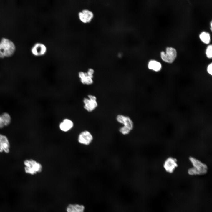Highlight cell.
Instances as JSON below:
<instances>
[{"mask_svg": "<svg viewBox=\"0 0 212 212\" xmlns=\"http://www.w3.org/2000/svg\"><path fill=\"white\" fill-rule=\"evenodd\" d=\"M83 13L87 22H90L93 17V13L87 9H84L82 11Z\"/></svg>", "mask_w": 212, "mask_h": 212, "instance_id": "2e32d148", "label": "cell"}, {"mask_svg": "<svg viewBox=\"0 0 212 212\" xmlns=\"http://www.w3.org/2000/svg\"><path fill=\"white\" fill-rule=\"evenodd\" d=\"M199 37L201 40L206 44H208L210 42V36L208 33L203 32L200 34Z\"/></svg>", "mask_w": 212, "mask_h": 212, "instance_id": "e0dca14e", "label": "cell"}, {"mask_svg": "<svg viewBox=\"0 0 212 212\" xmlns=\"http://www.w3.org/2000/svg\"><path fill=\"white\" fill-rule=\"evenodd\" d=\"M177 56V52L175 49L171 47H167L166 53L164 52H161V57L164 61L169 63L173 62Z\"/></svg>", "mask_w": 212, "mask_h": 212, "instance_id": "52a82bcc", "label": "cell"}, {"mask_svg": "<svg viewBox=\"0 0 212 212\" xmlns=\"http://www.w3.org/2000/svg\"><path fill=\"white\" fill-rule=\"evenodd\" d=\"M47 51L46 46L43 44L38 43L35 44L31 49L32 54L36 56H40L44 54Z\"/></svg>", "mask_w": 212, "mask_h": 212, "instance_id": "8fae6325", "label": "cell"}, {"mask_svg": "<svg viewBox=\"0 0 212 212\" xmlns=\"http://www.w3.org/2000/svg\"><path fill=\"white\" fill-rule=\"evenodd\" d=\"M10 144L7 137L0 133V153H8L10 151Z\"/></svg>", "mask_w": 212, "mask_h": 212, "instance_id": "9c48e42d", "label": "cell"}, {"mask_svg": "<svg viewBox=\"0 0 212 212\" xmlns=\"http://www.w3.org/2000/svg\"><path fill=\"white\" fill-rule=\"evenodd\" d=\"M212 63H211L208 65L207 69V70L208 73L211 75H212Z\"/></svg>", "mask_w": 212, "mask_h": 212, "instance_id": "7402d4cb", "label": "cell"}, {"mask_svg": "<svg viewBox=\"0 0 212 212\" xmlns=\"http://www.w3.org/2000/svg\"><path fill=\"white\" fill-rule=\"evenodd\" d=\"M84 108L88 112L94 111L98 106V103L96 97L92 94H89L87 97L84 98L83 100Z\"/></svg>", "mask_w": 212, "mask_h": 212, "instance_id": "277c9868", "label": "cell"}, {"mask_svg": "<svg viewBox=\"0 0 212 212\" xmlns=\"http://www.w3.org/2000/svg\"><path fill=\"white\" fill-rule=\"evenodd\" d=\"M206 54L207 57L211 58L212 57V46L211 45L208 46L206 50Z\"/></svg>", "mask_w": 212, "mask_h": 212, "instance_id": "d6986e66", "label": "cell"}, {"mask_svg": "<svg viewBox=\"0 0 212 212\" xmlns=\"http://www.w3.org/2000/svg\"><path fill=\"white\" fill-rule=\"evenodd\" d=\"M177 160L172 157H169L165 160L163 167L165 171L168 173H173L178 166Z\"/></svg>", "mask_w": 212, "mask_h": 212, "instance_id": "ba28073f", "label": "cell"}, {"mask_svg": "<svg viewBox=\"0 0 212 212\" xmlns=\"http://www.w3.org/2000/svg\"><path fill=\"white\" fill-rule=\"evenodd\" d=\"M74 123L71 120L65 118L59 124V128L63 132H67L71 130L73 127Z\"/></svg>", "mask_w": 212, "mask_h": 212, "instance_id": "30bf717a", "label": "cell"}, {"mask_svg": "<svg viewBox=\"0 0 212 212\" xmlns=\"http://www.w3.org/2000/svg\"><path fill=\"white\" fill-rule=\"evenodd\" d=\"M78 16L79 19L81 21L84 23H87L84 17V14L82 11L79 13Z\"/></svg>", "mask_w": 212, "mask_h": 212, "instance_id": "44dd1931", "label": "cell"}, {"mask_svg": "<svg viewBox=\"0 0 212 212\" xmlns=\"http://www.w3.org/2000/svg\"><path fill=\"white\" fill-rule=\"evenodd\" d=\"M86 72L88 76L93 78L95 73V71L93 69L91 68H89Z\"/></svg>", "mask_w": 212, "mask_h": 212, "instance_id": "ffe728a7", "label": "cell"}, {"mask_svg": "<svg viewBox=\"0 0 212 212\" xmlns=\"http://www.w3.org/2000/svg\"><path fill=\"white\" fill-rule=\"evenodd\" d=\"M78 75L81 82L83 84L90 85L93 83V78L88 76L86 72L80 71L78 73Z\"/></svg>", "mask_w": 212, "mask_h": 212, "instance_id": "7c38bea8", "label": "cell"}, {"mask_svg": "<svg viewBox=\"0 0 212 212\" xmlns=\"http://www.w3.org/2000/svg\"><path fill=\"white\" fill-rule=\"evenodd\" d=\"M188 159L193 166L188 170L187 172L189 175H203L207 173L208 168L205 163L193 157L190 156Z\"/></svg>", "mask_w": 212, "mask_h": 212, "instance_id": "6da1fadb", "label": "cell"}, {"mask_svg": "<svg viewBox=\"0 0 212 212\" xmlns=\"http://www.w3.org/2000/svg\"><path fill=\"white\" fill-rule=\"evenodd\" d=\"M93 136L88 130H84L81 132L77 137V141L80 144L85 146L90 145L93 140Z\"/></svg>", "mask_w": 212, "mask_h": 212, "instance_id": "5b68a950", "label": "cell"}, {"mask_svg": "<svg viewBox=\"0 0 212 212\" xmlns=\"http://www.w3.org/2000/svg\"><path fill=\"white\" fill-rule=\"evenodd\" d=\"M115 119L118 123L122 125L132 131L134 128V123L132 119L129 116L119 114L117 115Z\"/></svg>", "mask_w": 212, "mask_h": 212, "instance_id": "8992f818", "label": "cell"}, {"mask_svg": "<svg viewBox=\"0 0 212 212\" xmlns=\"http://www.w3.org/2000/svg\"><path fill=\"white\" fill-rule=\"evenodd\" d=\"M24 171L26 174L34 175L40 173L43 170L42 164L33 159H26L24 161Z\"/></svg>", "mask_w": 212, "mask_h": 212, "instance_id": "7a4b0ae2", "label": "cell"}, {"mask_svg": "<svg viewBox=\"0 0 212 212\" xmlns=\"http://www.w3.org/2000/svg\"><path fill=\"white\" fill-rule=\"evenodd\" d=\"M1 115H0V125L1 124Z\"/></svg>", "mask_w": 212, "mask_h": 212, "instance_id": "603a6c76", "label": "cell"}, {"mask_svg": "<svg viewBox=\"0 0 212 212\" xmlns=\"http://www.w3.org/2000/svg\"><path fill=\"white\" fill-rule=\"evenodd\" d=\"M85 210L84 205L78 203L69 204L66 209V212H85Z\"/></svg>", "mask_w": 212, "mask_h": 212, "instance_id": "4fadbf2b", "label": "cell"}, {"mask_svg": "<svg viewBox=\"0 0 212 212\" xmlns=\"http://www.w3.org/2000/svg\"><path fill=\"white\" fill-rule=\"evenodd\" d=\"M1 115V122L0 128H2L7 126L10 124L11 118L10 115L8 113L4 112Z\"/></svg>", "mask_w": 212, "mask_h": 212, "instance_id": "5bb4252c", "label": "cell"}, {"mask_svg": "<svg viewBox=\"0 0 212 212\" xmlns=\"http://www.w3.org/2000/svg\"><path fill=\"white\" fill-rule=\"evenodd\" d=\"M15 47L13 42L6 38H3L0 42V58L9 57L14 53Z\"/></svg>", "mask_w": 212, "mask_h": 212, "instance_id": "3957f363", "label": "cell"}, {"mask_svg": "<svg viewBox=\"0 0 212 212\" xmlns=\"http://www.w3.org/2000/svg\"><path fill=\"white\" fill-rule=\"evenodd\" d=\"M119 131L121 134L125 135L129 134L131 131L127 128L122 126L119 128Z\"/></svg>", "mask_w": 212, "mask_h": 212, "instance_id": "ac0fdd59", "label": "cell"}, {"mask_svg": "<svg viewBox=\"0 0 212 212\" xmlns=\"http://www.w3.org/2000/svg\"><path fill=\"white\" fill-rule=\"evenodd\" d=\"M161 67L160 63L155 60H150L148 64V68L155 72L160 70Z\"/></svg>", "mask_w": 212, "mask_h": 212, "instance_id": "9a60e30c", "label": "cell"}]
</instances>
